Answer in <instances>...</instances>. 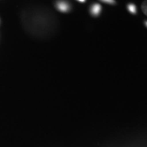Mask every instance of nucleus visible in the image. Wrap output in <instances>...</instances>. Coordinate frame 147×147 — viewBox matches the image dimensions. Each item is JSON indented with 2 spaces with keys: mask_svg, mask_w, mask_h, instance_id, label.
Here are the masks:
<instances>
[{
  "mask_svg": "<svg viewBox=\"0 0 147 147\" xmlns=\"http://www.w3.org/2000/svg\"><path fill=\"white\" fill-rule=\"evenodd\" d=\"M101 10H102V7L99 3H94L91 5L90 8V12L92 15L94 16H98L100 14Z\"/></svg>",
  "mask_w": 147,
  "mask_h": 147,
  "instance_id": "f257e3e1",
  "label": "nucleus"
},
{
  "mask_svg": "<svg viewBox=\"0 0 147 147\" xmlns=\"http://www.w3.org/2000/svg\"><path fill=\"white\" fill-rule=\"evenodd\" d=\"M57 7L59 10H60L61 12H67V11H69V9H70V6H69L68 3L63 1H59L57 4Z\"/></svg>",
  "mask_w": 147,
  "mask_h": 147,
  "instance_id": "f03ea898",
  "label": "nucleus"
},
{
  "mask_svg": "<svg viewBox=\"0 0 147 147\" xmlns=\"http://www.w3.org/2000/svg\"><path fill=\"white\" fill-rule=\"evenodd\" d=\"M127 10L130 13L135 14H136L137 12V8L136 6L134 4V3H129V4L127 5Z\"/></svg>",
  "mask_w": 147,
  "mask_h": 147,
  "instance_id": "7ed1b4c3",
  "label": "nucleus"
},
{
  "mask_svg": "<svg viewBox=\"0 0 147 147\" xmlns=\"http://www.w3.org/2000/svg\"><path fill=\"white\" fill-rule=\"evenodd\" d=\"M142 10L144 14L147 16V0H145L142 4Z\"/></svg>",
  "mask_w": 147,
  "mask_h": 147,
  "instance_id": "20e7f679",
  "label": "nucleus"
},
{
  "mask_svg": "<svg viewBox=\"0 0 147 147\" xmlns=\"http://www.w3.org/2000/svg\"><path fill=\"white\" fill-rule=\"evenodd\" d=\"M101 1H102V2L109 3V4H114V3H115V0H101Z\"/></svg>",
  "mask_w": 147,
  "mask_h": 147,
  "instance_id": "39448f33",
  "label": "nucleus"
},
{
  "mask_svg": "<svg viewBox=\"0 0 147 147\" xmlns=\"http://www.w3.org/2000/svg\"><path fill=\"white\" fill-rule=\"evenodd\" d=\"M79 1H80V2H84L85 1V0H78Z\"/></svg>",
  "mask_w": 147,
  "mask_h": 147,
  "instance_id": "423d86ee",
  "label": "nucleus"
},
{
  "mask_svg": "<svg viewBox=\"0 0 147 147\" xmlns=\"http://www.w3.org/2000/svg\"><path fill=\"white\" fill-rule=\"evenodd\" d=\"M145 25H146V27H147V21H145Z\"/></svg>",
  "mask_w": 147,
  "mask_h": 147,
  "instance_id": "0eeeda50",
  "label": "nucleus"
}]
</instances>
